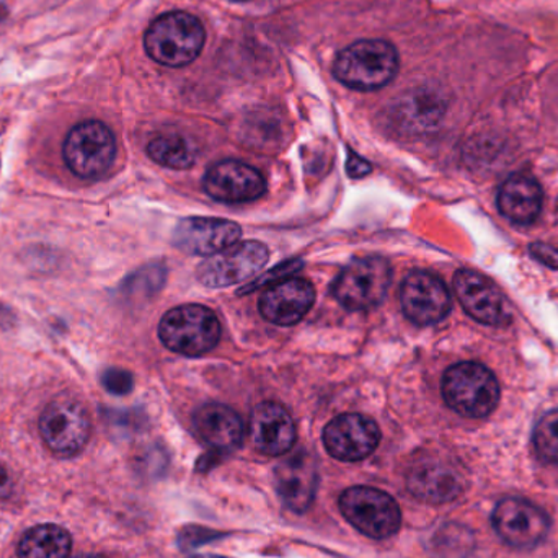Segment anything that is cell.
Wrapping results in <instances>:
<instances>
[{"instance_id":"cell-1","label":"cell","mask_w":558,"mask_h":558,"mask_svg":"<svg viewBox=\"0 0 558 558\" xmlns=\"http://www.w3.org/2000/svg\"><path fill=\"white\" fill-rule=\"evenodd\" d=\"M399 71V52L384 39H360L335 59L333 74L354 90L369 92L386 87Z\"/></svg>"},{"instance_id":"cell-2","label":"cell","mask_w":558,"mask_h":558,"mask_svg":"<svg viewBox=\"0 0 558 558\" xmlns=\"http://www.w3.org/2000/svg\"><path fill=\"white\" fill-rule=\"evenodd\" d=\"M206 32L195 15L170 12L159 16L144 38L147 54L167 68L192 64L205 46Z\"/></svg>"},{"instance_id":"cell-3","label":"cell","mask_w":558,"mask_h":558,"mask_svg":"<svg viewBox=\"0 0 558 558\" xmlns=\"http://www.w3.org/2000/svg\"><path fill=\"white\" fill-rule=\"evenodd\" d=\"M442 397L459 415L484 418L494 412L500 387L492 371L478 363H459L442 377Z\"/></svg>"},{"instance_id":"cell-4","label":"cell","mask_w":558,"mask_h":558,"mask_svg":"<svg viewBox=\"0 0 558 558\" xmlns=\"http://www.w3.org/2000/svg\"><path fill=\"white\" fill-rule=\"evenodd\" d=\"M159 337L169 350L185 356H202L218 344L221 324L205 305H180L163 315Z\"/></svg>"},{"instance_id":"cell-5","label":"cell","mask_w":558,"mask_h":558,"mask_svg":"<svg viewBox=\"0 0 558 558\" xmlns=\"http://www.w3.org/2000/svg\"><path fill=\"white\" fill-rule=\"evenodd\" d=\"M90 429L87 409L74 397H56L39 418L43 441L59 458L77 456L87 446Z\"/></svg>"},{"instance_id":"cell-6","label":"cell","mask_w":558,"mask_h":558,"mask_svg":"<svg viewBox=\"0 0 558 558\" xmlns=\"http://www.w3.org/2000/svg\"><path fill=\"white\" fill-rule=\"evenodd\" d=\"M64 162L78 179L105 175L117 156V141L101 121H84L72 128L64 141Z\"/></svg>"},{"instance_id":"cell-7","label":"cell","mask_w":558,"mask_h":558,"mask_svg":"<svg viewBox=\"0 0 558 558\" xmlns=\"http://www.w3.org/2000/svg\"><path fill=\"white\" fill-rule=\"evenodd\" d=\"M390 281L392 268L386 258H356L335 279L331 292L348 311H367L386 299Z\"/></svg>"},{"instance_id":"cell-8","label":"cell","mask_w":558,"mask_h":558,"mask_svg":"<svg viewBox=\"0 0 558 558\" xmlns=\"http://www.w3.org/2000/svg\"><path fill=\"white\" fill-rule=\"evenodd\" d=\"M341 513L364 536L387 539L400 530L402 513L386 492L373 487H351L341 495Z\"/></svg>"},{"instance_id":"cell-9","label":"cell","mask_w":558,"mask_h":558,"mask_svg":"<svg viewBox=\"0 0 558 558\" xmlns=\"http://www.w3.org/2000/svg\"><path fill=\"white\" fill-rule=\"evenodd\" d=\"M270 252L262 242L245 241L206 258L196 277L208 288H228L255 277L268 264Z\"/></svg>"},{"instance_id":"cell-10","label":"cell","mask_w":558,"mask_h":558,"mask_svg":"<svg viewBox=\"0 0 558 558\" xmlns=\"http://www.w3.org/2000/svg\"><path fill=\"white\" fill-rule=\"evenodd\" d=\"M407 487L413 497L429 505L449 504L464 492L462 472L441 456H423L407 474Z\"/></svg>"},{"instance_id":"cell-11","label":"cell","mask_w":558,"mask_h":558,"mask_svg":"<svg viewBox=\"0 0 558 558\" xmlns=\"http://www.w3.org/2000/svg\"><path fill=\"white\" fill-rule=\"evenodd\" d=\"M379 442V426L360 413L337 416L324 429L325 449L338 461H363L376 451Z\"/></svg>"},{"instance_id":"cell-12","label":"cell","mask_w":558,"mask_h":558,"mask_svg":"<svg viewBox=\"0 0 558 558\" xmlns=\"http://www.w3.org/2000/svg\"><path fill=\"white\" fill-rule=\"evenodd\" d=\"M494 527L505 543L530 549L543 543L549 531V518L531 501L510 497L495 508Z\"/></svg>"},{"instance_id":"cell-13","label":"cell","mask_w":558,"mask_h":558,"mask_svg":"<svg viewBox=\"0 0 558 558\" xmlns=\"http://www.w3.org/2000/svg\"><path fill=\"white\" fill-rule=\"evenodd\" d=\"M403 314L416 325L441 322L451 312V294L445 282L428 271H413L400 291Z\"/></svg>"},{"instance_id":"cell-14","label":"cell","mask_w":558,"mask_h":558,"mask_svg":"<svg viewBox=\"0 0 558 558\" xmlns=\"http://www.w3.org/2000/svg\"><path fill=\"white\" fill-rule=\"evenodd\" d=\"M206 193L222 203H248L267 192L264 175L248 163L222 160L206 173Z\"/></svg>"},{"instance_id":"cell-15","label":"cell","mask_w":558,"mask_h":558,"mask_svg":"<svg viewBox=\"0 0 558 558\" xmlns=\"http://www.w3.org/2000/svg\"><path fill=\"white\" fill-rule=\"evenodd\" d=\"M241 234V228L228 219L189 218L177 226L173 244L185 254L211 257L238 244Z\"/></svg>"},{"instance_id":"cell-16","label":"cell","mask_w":558,"mask_h":558,"mask_svg":"<svg viewBox=\"0 0 558 558\" xmlns=\"http://www.w3.org/2000/svg\"><path fill=\"white\" fill-rule=\"evenodd\" d=\"M275 482L282 504L295 513H304L317 492L318 472L314 458L304 449L292 452L279 462Z\"/></svg>"},{"instance_id":"cell-17","label":"cell","mask_w":558,"mask_h":558,"mask_svg":"<svg viewBox=\"0 0 558 558\" xmlns=\"http://www.w3.org/2000/svg\"><path fill=\"white\" fill-rule=\"evenodd\" d=\"M315 289L307 279L288 278L275 282L262 294L258 307L268 322L281 327L298 324L311 311Z\"/></svg>"},{"instance_id":"cell-18","label":"cell","mask_w":558,"mask_h":558,"mask_svg":"<svg viewBox=\"0 0 558 558\" xmlns=\"http://www.w3.org/2000/svg\"><path fill=\"white\" fill-rule=\"evenodd\" d=\"M454 289L464 311L481 324L501 325L508 320L507 302L490 279L477 271L459 270Z\"/></svg>"},{"instance_id":"cell-19","label":"cell","mask_w":558,"mask_h":558,"mask_svg":"<svg viewBox=\"0 0 558 558\" xmlns=\"http://www.w3.org/2000/svg\"><path fill=\"white\" fill-rule=\"evenodd\" d=\"M251 438L262 454L284 456L295 441V426L284 407L264 402L255 407L251 416Z\"/></svg>"},{"instance_id":"cell-20","label":"cell","mask_w":558,"mask_h":558,"mask_svg":"<svg viewBox=\"0 0 558 558\" xmlns=\"http://www.w3.org/2000/svg\"><path fill=\"white\" fill-rule=\"evenodd\" d=\"M199 438L216 451H231L244 438L241 416L221 403H208L195 413L193 418Z\"/></svg>"},{"instance_id":"cell-21","label":"cell","mask_w":558,"mask_h":558,"mask_svg":"<svg viewBox=\"0 0 558 558\" xmlns=\"http://www.w3.org/2000/svg\"><path fill=\"white\" fill-rule=\"evenodd\" d=\"M498 208L514 225H531L543 209V189L531 177H510L498 193Z\"/></svg>"},{"instance_id":"cell-22","label":"cell","mask_w":558,"mask_h":558,"mask_svg":"<svg viewBox=\"0 0 558 558\" xmlns=\"http://www.w3.org/2000/svg\"><path fill=\"white\" fill-rule=\"evenodd\" d=\"M71 553V534L56 524H39L26 531L16 550L19 558H69Z\"/></svg>"},{"instance_id":"cell-23","label":"cell","mask_w":558,"mask_h":558,"mask_svg":"<svg viewBox=\"0 0 558 558\" xmlns=\"http://www.w3.org/2000/svg\"><path fill=\"white\" fill-rule=\"evenodd\" d=\"M147 154L167 169L186 170L196 160V149L182 136H160L150 141Z\"/></svg>"},{"instance_id":"cell-24","label":"cell","mask_w":558,"mask_h":558,"mask_svg":"<svg viewBox=\"0 0 558 558\" xmlns=\"http://www.w3.org/2000/svg\"><path fill=\"white\" fill-rule=\"evenodd\" d=\"M534 446L544 461L558 465V410L547 413L537 423Z\"/></svg>"},{"instance_id":"cell-25","label":"cell","mask_w":558,"mask_h":558,"mask_svg":"<svg viewBox=\"0 0 558 558\" xmlns=\"http://www.w3.org/2000/svg\"><path fill=\"white\" fill-rule=\"evenodd\" d=\"M162 282L163 275L160 268H147V270L140 271V274L128 278L126 284H124V292L128 295H140L143 286L146 289V294L147 292H156Z\"/></svg>"},{"instance_id":"cell-26","label":"cell","mask_w":558,"mask_h":558,"mask_svg":"<svg viewBox=\"0 0 558 558\" xmlns=\"http://www.w3.org/2000/svg\"><path fill=\"white\" fill-rule=\"evenodd\" d=\"M101 384L113 396H126L133 390V376L124 369H107L101 376Z\"/></svg>"},{"instance_id":"cell-27","label":"cell","mask_w":558,"mask_h":558,"mask_svg":"<svg viewBox=\"0 0 558 558\" xmlns=\"http://www.w3.org/2000/svg\"><path fill=\"white\" fill-rule=\"evenodd\" d=\"M301 262H286V264L278 265V268H275L270 274L265 275L255 282V286H251L248 289L260 288L264 284H275V282L282 281V279L291 278L295 271L301 270Z\"/></svg>"},{"instance_id":"cell-28","label":"cell","mask_w":558,"mask_h":558,"mask_svg":"<svg viewBox=\"0 0 558 558\" xmlns=\"http://www.w3.org/2000/svg\"><path fill=\"white\" fill-rule=\"evenodd\" d=\"M347 170L353 179H363V177H366L367 173L373 170V167H371L363 157L350 153V156H348Z\"/></svg>"},{"instance_id":"cell-29","label":"cell","mask_w":558,"mask_h":558,"mask_svg":"<svg viewBox=\"0 0 558 558\" xmlns=\"http://www.w3.org/2000/svg\"><path fill=\"white\" fill-rule=\"evenodd\" d=\"M531 251H533L534 257L547 267L558 268V252L549 245L536 244L531 247Z\"/></svg>"},{"instance_id":"cell-30","label":"cell","mask_w":558,"mask_h":558,"mask_svg":"<svg viewBox=\"0 0 558 558\" xmlns=\"http://www.w3.org/2000/svg\"><path fill=\"white\" fill-rule=\"evenodd\" d=\"M12 488V478H10L9 472L0 465V498L10 497Z\"/></svg>"},{"instance_id":"cell-31","label":"cell","mask_w":558,"mask_h":558,"mask_svg":"<svg viewBox=\"0 0 558 558\" xmlns=\"http://www.w3.org/2000/svg\"><path fill=\"white\" fill-rule=\"evenodd\" d=\"M13 314L9 307L0 304V328H9L12 325Z\"/></svg>"},{"instance_id":"cell-32","label":"cell","mask_w":558,"mask_h":558,"mask_svg":"<svg viewBox=\"0 0 558 558\" xmlns=\"http://www.w3.org/2000/svg\"><path fill=\"white\" fill-rule=\"evenodd\" d=\"M189 558H225V557H218V556H193Z\"/></svg>"},{"instance_id":"cell-33","label":"cell","mask_w":558,"mask_h":558,"mask_svg":"<svg viewBox=\"0 0 558 558\" xmlns=\"http://www.w3.org/2000/svg\"><path fill=\"white\" fill-rule=\"evenodd\" d=\"M3 16H5V9H3L2 3H0V20H2Z\"/></svg>"},{"instance_id":"cell-34","label":"cell","mask_w":558,"mask_h":558,"mask_svg":"<svg viewBox=\"0 0 558 558\" xmlns=\"http://www.w3.org/2000/svg\"><path fill=\"white\" fill-rule=\"evenodd\" d=\"M77 558H97V557H92V556H81V557H77Z\"/></svg>"}]
</instances>
